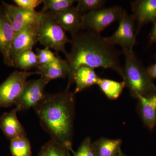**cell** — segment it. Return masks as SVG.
<instances>
[{
	"mask_svg": "<svg viewBox=\"0 0 156 156\" xmlns=\"http://www.w3.org/2000/svg\"><path fill=\"white\" fill-rule=\"evenodd\" d=\"M13 2L19 8L27 11H34L36 8L44 2V0H14Z\"/></svg>",
	"mask_w": 156,
	"mask_h": 156,
	"instance_id": "4316f807",
	"label": "cell"
},
{
	"mask_svg": "<svg viewBox=\"0 0 156 156\" xmlns=\"http://www.w3.org/2000/svg\"><path fill=\"white\" fill-rule=\"evenodd\" d=\"M36 72L37 75L51 81L57 79H65L68 76L70 68L66 60L57 55L55 61L47 65L39 66Z\"/></svg>",
	"mask_w": 156,
	"mask_h": 156,
	"instance_id": "2e32d148",
	"label": "cell"
},
{
	"mask_svg": "<svg viewBox=\"0 0 156 156\" xmlns=\"http://www.w3.org/2000/svg\"><path fill=\"white\" fill-rule=\"evenodd\" d=\"M132 14L137 23L136 34L144 24L156 21V0H137L131 2Z\"/></svg>",
	"mask_w": 156,
	"mask_h": 156,
	"instance_id": "7c38bea8",
	"label": "cell"
},
{
	"mask_svg": "<svg viewBox=\"0 0 156 156\" xmlns=\"http://www.w3.org/2000/svg\"><path fill=\"white\" fill-rule=\"evenodd\" d=\"M117 156H125L124 155V154H123L122 153V151H120L119 153L118 154V155H117Z\"/></svg>",
	"mask_w": 156,
	"mask_h": 156,
	"instance_id": "f546056e",
	"label": "cell"
},
{
	"mask_svg": "<svg viewBox=\"0 0 156 156\" xmlns=\"http://www.w3.org/2000/svg\"><path fill=\"white\" fill-rule=\"evenodd\" d=\"M138 100L139 114L144 125L150 131L156 125V93L149 97L139 96Z\"/></svg>",
	"mask_w": 156,
	"mask_h": 156,
	"instance_id": "9a60e30c",
	"label": "cell"
},
{
	"mask_svg": "<svg viewBox=\"0 0 156 156\" xmlns=\"http://www.w3.org/2000/svg\"><path fill=\"white\" fill-rule=\"evenodd\" d=\"M37 56L32 50L26 51L20 54L15 61L14 67L21 71H27L38 67Z\"/></svg>",
	"mask_w": 156,
	"mask_h": 156,
	"instance_id": "7402d4cb",
	"label": "cell"
},
{
	"mask_svg": "<svg viewBox=\"0 0 156 156\" xmlns=\"http://www.w3.org/2000/svg\"><path fill=\"white\" fill-rule=\"evenodd\" d=\"M51 13L57 23L66 31L70 33L72 36L75 35L81 30H83V14H81L77 6L72 7L60 13Z\"/></svg>",
	"mask_w": 156,
	"mask_h": 156,
	"instance_id": "4fadbf2b",
	"label": "cell"
},
{
	"mask_svg": "<svg viewBox=\"0 0 156 156\" xmlns=\"http://www.w3.org/2000/svg\"><path fill=\"white\" fill-rule=\"evenodd\" d=\"M70 41L71 50L66 56L70 68L66 89L74 84L75 74L81 66L110 69L122 76L119 52L100 33L80 31L72 36Z\"/></svg>",
	"mask_w": 156,
	"mask_h": 156,
	"instance_id": "6da1fadb",
	"label": "cell"
},
{
	"mask_svg": "<svg viewBox=\"0 0 156 156\" xmlns=\"http://www.w3.org/2000/svg\"><path fill=\"white\" fill-rule=\"evenodd\" d=\"M38 41L45 48L53 49L57 53L62 52L66 56L68 53L66 46L71 41L52 14L46 11L38 23Z\"/></svg>",
	"mask_w": 156,
	"mask_h": 156,
	"instance_id": "277c9868",
	"label": "cell"
},
{
	"mask_svg": "<svg viewBox=\"0 0 156 156\" xmlns=\"http://www.w3.org/2000/svg\"><path fill=\"white\" fill-rule=\"evenodd\" d=\"M123 11L121 6L115 5L83 14L82 29L100 34L113 23L119 20Z\"/></svg>",
	"mask_w": 156,
	"mask_h": 156,
	"instance_id": "5b68a950",
	"label": "cell"
},
{
	"mask_svg": "<svg viewBox=\"0 0 156 156\" xmlns=\"http://www.w3.org/2000/svg\"><path fill=\"white\" fill-rule=\"evenodd\" d=\"M125 64L122 77L131 96L137 99L139 96L149 97L156 93V85L148 74L133 51V49H122Z\"/></svg>",
	"mask_w": 156,
	"mask_h": 156,
	"instance_id": "3957f363",
	"label": "cell"
},
{
	"mask_svg": "<svg viewBox=\"0 0 156 156\" xmlns=\"http://www.w3.org/2000/svg\"><path fill=\"white\" fill-rule=\"evenodd\" d=\"M75 0H44L42 11L52 13H60L73 7Z\"/></svg>",
	"mask_w": 156,
	"mask_h": 156,
	"instance_id": "603a6c76",
	"label": "cell"
},
{
	"mask_svg": "<svg viewBox=\"0 0 156 156\" xmlns=\"http://www.w3.org/2000/svg\"><path fill=\"white\" fill-rule=\"evenodd\" d=\"M50 82L41 77L37 80L27 81L15 104V108L18 112L27 110L35 106L44 97L45 87Z\"/></svg>",
	"mask_w": 156,
	"mask_h": 156,
	"instance_id": "ba28073f",
	"label": "cell"
},
{
	"mask_svg": "<svg viewBox=\"0 0 156 156\" xmlns=\"http://www.w3.org/2000/svg\"><path fill=\"white\" fill-rule=\"evenodd\" d=\"M122 140L101 137L92 143L96 156H117L121 151Z\"/></svg>",
	"mask_w": 156,
	"mask_h": 156,
	"instance_id": "ac0fdd59",
	"label": "cell"
},
{
	"mask_svg": "<svg viewBox=\"0 0 156 156\" xmlns=\"http://www.w3.org/2000/svg\"><path fill=\"white\" fill-rule=\"evenodd\" d=\"M15 37L14 30L5 9L0 5V53L6 65L13 67L10 50Z\"/></svg>",
	"mask_w": 156,
	"mask_h": 156,
	"instance_id": "8fae6325",
	"label": "cell"
},
{
	"mask_svg": "<svg viewBox=\"0 0 156 156\" xmlns=\"http://www.w3.org/2000/svg\"><path fill=\"white\" fill-rule=\"evenodd\" d=\"M74 93L66 89L62 92L49 94L33 108L42 128L51 139L72 151L73 125L75 115Z\"/></svg>",
	"mask_w": 156,
	"mask_h": 156,
	"instance_id": "7a4b0ae2",
	"label": "cell"
},
{
	"mask_svg": "<svg viewBox=\"0 0 156 156\" xmlns=\"http://www.w3.org/2000/svg\"><path fill=\"white\" fill-rule=\"evenodd\" d=\"M14 30L15 36L30 25L38 23L43 16V11H30L2 1Z\"/></svg>",
	"mask_w": 156,
	"mask_h": 156,
	"instance_id": "9c48e42d",
	"label": "cell"
},
{
	"mask_svg": "<svg viewBox=\"0 0 156 156\" xmlns=\"http://www.w3.org/2000/svg\"><path fill=\"white\" fill-rule=\"evenodd\" d=\"M10 149L13 156H32L31 147L27 136L11 140Z\"/></svg>",
	"mask_w": 156,
	"mask_h": 156,
	"instance_id": "44dd1931",
	"label": "cell"
},
{
	"mask_svg": "<svg viewBox=\"0 0 156 156\" xmlns=\"http://www.w3.org/2000/svg\"><path fill=\"white\" fill-rule=\"evenodd\" d=\"M36 72L15 70L0 84V108H8L15 105L22 92L27 78Z\"/></svg>",
	"mask_w": 156,
	"mask_h": 156,
	"instance_id": "8992f818",
	"label": "cell"
},
{
	"mask_svg": "<svg viewBox=\"0 0 156 156\" xmlns=\"http://www.w3.org/2000/svg\"><path fill=\"white\" fill-rule=\"evenodd\" d=\"M17 112L15 108L5 112L0 118V128L5 136L11 140L27 136L25 129L17 118Z\"/></svg>",
	"mask_w": 156,
	"mask_h": 156,
	"instance_id": "5bb4252c",
	"label": "cell"
},
{
	"mask_svg": "<svg viewBox=\"0 0 156 156\" xmlns=\"http://www.w3.org/2000/svg\"><path fill=\"white\" fill-rule=\"evenodd\" d=\"M73 156H96L90 137H86L83 140L78 150L74 153Z\"/></svg>",
	"mask_w": 156,
	"mask_h": 156,
	"instance_id": "484cf974",
	"label": "cell"
},
{
	"mask_svg": "<svg viewBox=\"0 0 156 156\" xmlns=\"http://www.w3.org/2000/svg\"><path fill=\"white\" fill-rule=\"evenodd\" d=\"M77 2V7L83 15L104 8L106 2L104 0H79Z\"/></svg>",
	"mask_w": 156,
	"mask_h": 156,
	"instance_id": "cb8c5ba5",
	"label": "cell"
},
{
	"mask_svg": "<svg viewBox=\"0 0 156 156\" xmlns=\"http://www.w3.org/2000/svg\"><path fill=\"white\" fill-rule=\"evenodd\" d=\"M39 66H44L50 64L56 60L57 55L55 54L48 48L36 49Z\"/></svg>",
	"mask_w": 156,
	"mask_h": 156,
	"instance_id": "d4e9b609",
	"label": "cell"
},
{
	"mask_svg": "<svg viewBox=\"0 0 156 156\" xmlns=\"http://www.w3.org/2000/svg\"><path fill=\"white\" fill-rule=\"evenodd\" d=\"M99 79L94 69L81 66L77 70L74 76V83L76 85L74 93L76 94L93 85H97Z\"/></svg>",
	"mask_w": 156,
	"mask_h": 156,
	"instance_id": "e0dca14e",
	"label": "cell"
},
{
	"mask_svg": "<svg viewBox=\"0 0 156 156\" xmlns=\"http://www.w3.org/2000/svg\"><path fill=\"white\" fill-rule=\"evenodd\" d=\"M38 41V24L30 25L14 37L10 50V58L14 66L18 56L33 48Z\"/></svg>",
	"mask_w": 156,
	"mask_h": 156,
	"instance_id": "30bf717a",
	"label": "cell"
},
{
	"mask_svg": "<svg viewBox=\"0 0 156 156\" xmlns=\"http://www.w3.org/2000/svg\"><path fill=\"white\" fill-rule=\"evenodd\" d=\"M149 36L151 44L156 42V21L154 22L153 27L150 34Z\"/></svg>",
	"mask_w": 156,
	"mask_h": 156,
	"instance_id": "f1b7e54d",
	"label": "cell"
},
{
	"mask_svg": "<svg viewBox=\"0 0 156 156\" xmlns=\"http://www.w3.org/2000/svg\"></svg>",
	"mask_w": 156,
	"mask_h": 156,
	"instance_id": "1f68e13d",
	"label": "cell"
},
{
	"mask_svg": "<svg viewBox=\"0 0 156 156\" xmlns=\"http://www.w3.org/2000/svg\"></svg>",
	"mask_w": 156,
	"mask_h": 156,
	"instance_id": "4dcf8cb0",
	"label": "cell"
},
{
	"mask_svg": "<svg viewBox=\"0 0 156 156\" xmlns=\"http://www.w3.org/2000/svg\"><path fill=\"white\" fill-rule=\"evenodd\" d=\"M97 85L105 95L111 100L117 99L126 87V83L124 81L119 82L101 78L98 80Z\"/></svg>",
	"mask_w": 156,
	"mask_h": 156,
	"instance_id": "d6986e66",
	"label": "cell"
},
{
	"mask_svg": "<svg viewBox=\"0 0 156 156\" xmlns=\"http://www.w3.org/2000/svg\"><path fill=\"white\" fill-rule=\"evenodd\" d=\"M116 31L110 37H106L108 41L112 45H119L122 49H133L136 44V21L133 15L123 10L119 20Z\"/></svg>",
	"mask_w": 156,
	"mask_h": 156,
	"instance_id": "52a82bcc",
	"label": "cell"
},
{
	"mask_svg": "<svg viewBox=\"0 0 156 156\" xmlns=\"http://www.w3.org/2000/svg\"><path fill=\"white\" fill-rule=\"evenodd\" d=\"M147 71L151 79H156V63L146 68Z\"/></svg>",
	"mask_w": 156,
	"mask_h": 156,
	"instance_id": "83f0119b",
	"label": "cell"
},
{
	"mask_svg": "<svg viewBox=\"0 0 156 156\" xmlns=\"http://www.w3.org/2000/svg\"><path fill=\"white\" fill-rule=\"evenodd\" d=\"M70 151L66 147L51 139L42 147L38 156H70Z\"/></svg>",
	"mask_w": 156,
	"mask_h": 156,
	"instance_id": "ffe728a7",
	"label": "cell"
}]
</instances>
